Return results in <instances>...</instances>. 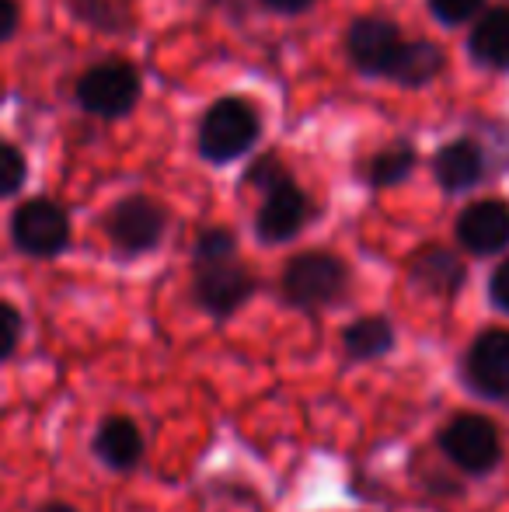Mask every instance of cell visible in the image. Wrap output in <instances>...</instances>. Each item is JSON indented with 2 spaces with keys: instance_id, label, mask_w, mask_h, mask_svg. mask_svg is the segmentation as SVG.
Segmentation results:
<instances>
[{
  "instance_id": "1",
  "label": "cell",
  "mask_w": 509,
  "mask_h": 512,
  "mask_svg": "<svg viewBox=\"0 0 509 512\" xmlns=\"http://www.w3.org/2000/svg\"><path fill=\"white\" fill-rule=\"evenodd\" d=\"M349 272L328 251H304L283 269V297L297 310H321L346 293Z\"/></svg>"
},
{
  "instance_id": "2",
  "label": "cell",
  "mask_w": 509,
  "mask_h": 512,
  "mask_svg": "<svg viewBox=\"0 0 509 512\" xmlns=\"http://www.w3.org/2000/svg\"><path fill=\"white\" fill-rule=\"evenodd\" d=\"M255 140H258V115L241 98H220V102L206 108L203 122H199V150L213 164H224L248 154Z\"/></svg>"
},
{
  "instance_id": "3",
  "label": "cell",
  "mask_w": 509,
  "mask_h": 512,
  "mask_svg": "<svg viewBox=\"0 0 509 512\" xmlns=\"http://www.w3.org/2000/svg\"><path fill=\"white\" fill-rule=\"evenodd\" d=\"M440 450L464 474L482 478L503 460V439H499V429L485 415L464 411V415H454L440 429Z\"/></svg>"
},
{
  "instance_id": "4",
  "label": "cell",
  "mask_w": 509,
  "mask_h": 512,
  "mask_svg": "<svg viewBox=\"0 0 509 512\" xmlns=\"http://www.w3.org/2000/svg\"><path fill=\"white\" fill-rule=\"evenodd\" d=\"M136 98H140V77L126 60H105L77 81V102L91 115L116 119L136 105Z\"/></svg>"
},
{
  "instance_id": "5",
  "label": "cell",
  "mask_w": 509,
  "mask_h": 512,
  "mask_svg": "<svg viewBox=\"0 0 509 512\" xmlns=\"http://www.w3.org/2000/svg\"><path fill=\"white\" fill-rule=\"evenodd\" d=\"M11 237L25 255L53 258L67 248L70 220L63 213V206H56L53 199H32V203L18 206V213H14Z\"/></svg>"
},
{
  "instance_id": "6",
  "label": "cell",
  "mask_w": 509,
  "mask_h": 512,
  "mask_svg": "<svg viewBox=\"0 0 509 512\" xmlns=\"http://www.w3.org/2000/svg\"><path fill=\"white\" fill-rule=\"evenodd\" d=\"M168 227V213L147 196H129L123 203L112 206L105 230H109L112 244L123 255H143V251L157 248Z\"/></svg>"
},
{
  "instance_id": "7",
  "label": "cell",
  "mask_w": 509,
  "mask_h": 512,
  "mask_svg": "<svg viewBox=\"0 0 509 512\" xmlns=\"http://www.w3.org/2000/svg\"><path fill=\"white\" fill-rule=\"evenodd\" d=\"M464 377L471 391L489 401H509V331L492 328L471 342L464 359Z\"/></svg>"
},
{
  "instance_id": "8",
  "label": "cell",
  "mask_w": 509,
  "mask_h": 512,
  "mask_svg": "<svg viewBox=\"0 0 509 512\" xmlns=\"http://www.w3.org/2000/svg\"><path fill=\"white\" fill-rule=\"evenodd\" d=\"M252 293H255V276L238 258L196 265V300H199V307L210 310L213 317L234 314Z\"/></svg>"
},
{
  "instance_id": "9",
  "label": "cell",
  "mask_w": 509,
  "mask_h": 512,
  "mask_svg": "<svg viewBox=\"0 0 509 512\" xmlns=\"http://www.w3.org/2000/svg\"><path fill=\"white\" fill-rule=\"evenodd\" d=\"M349 56L353 63L363 70V74H381L391 77L394 63H398L401 49H405V39L401 32L384 18H360L353 28H349Z\"/></svg>"
},
{
  "instance_id": "10",
  "label": "cell",
  "mask_w": 509,
  "mask_h": 512,
  "mask_svg": "<svg viewBox=\"0 0 509 512\" xmlns=\"http://www.w3.org/2000/svg\"><path fill=\"white\" fill-rule=\"evenodd\" d=\"M457 241L471 255H499L509 248V203L503 199H478L457 220Z\"/></svg>"
},
{
  "instance_id": "11",
  "label": "cell",
  "mask_w": 509,
  "mask_h": 512,
  "mask_svg": "<svg viewBox=\"0 0 509 512\" xmlns=\"http://www.w3.org/2000/svg\"><path fill=\"white\" fill-rule=\"evenodd\" d=\"M307 220V199L297 185L286 178L279 182L276 189L265 192V203L258 209V237L269 244H279V241H290Z\"/></svg>"
},
{
  "instance_id": "12",
  "label": "cell",
  "mask_w": 509,
  "mask_h": 512,
  "mask_svg": "<svg viewBox=\"0 0 509 512\" xmlns=\"http://www.w3.org/2000/svg\"><path fill=\"white\" fill-rule=\"evenodd\" d=\"M95 453L112 467V471H133L143 460V436L133 418L109 415L95 436Z\"/></svg>"
},
{
  "instance_id": "13",
  "label": "cell",
  "mask_w": 509,
  "mask_h": 512,
  "mask_svg": "<svg viewBox=\"0 0 509 512\" xmlns=\"http://www.w3.org/2000/svg\"><path fill=\"white\" fill-rule=\"evenodd\" d=\"M433 171H436V182H440L447 192H464L482 178V171H485L482 150H478L471 140H457L436 154Z\"/></svg>"
},
{
  "instance_id": "14",
  "label": "cell",
  "mask_w": 509,
  "mask_h": 512,
  "mask_svg": "<svg viewBox=\"0 0 509 512\" xmlns=\"http://www.w3.org/2000/svg\"><path fill=\"white\" fill-rule=\"evenodd\" d=\"M471 53L485 67L509 70V7L489 11L471 32Z\"/></svg>"
},
{
  "instance_id": "15",
  "label": "cell",
  "mask_w": 509,
  "mask_h": 512,
  "mask_svg": "<svg viewBox=\"0 0 509 512\" xmlns=\"http://www.w3.org/2000/svg\"><path fill=\"white\" fill-rule=\"evenodd\" d=\"M412 276L429 293H457V286L464 283V265L447 248H426L415 255Z\"/></svg>"
},
{
  "instance_id": "16",
  "label": "cell",
  "mask_w": 509,
  "mask_h": 512,
  "mask_svg": "<svg viewBox=\"0 0 509 512\" xmlns=\"http://www.w3.org/2000/svg\"><path fill=\"white\" fill-rule=\"evenodd\" d=\"M342 345H346L349 359H381L394 349V328L387 317H360L346 328L342 335Z\"/></svg>"
},
{
  "instance_id": "17",
  "label": "cell",
  "mask_w": 509,
  "mask_h": 512,
  "mask_svg": "<svg viewBox=\"0 0 509 512\" xmlns=\"http://www.w3.org/2000/svg\"><path fill=\"white\" fill-rule=\"evenodd\" d=\"M440 70H443V53L433 46V42H405L391 77L415 88V84H429Z\"/></svg>"
},
{
  "instance_id": "18",
  "label": "cell",
  "mask_w": 509,
  "mask_h": 512,
  "mask_svg": "<svg viewBox=\"0 0 509 512\" xmlns=\"http://www.w3.org/2000/svg\"><path fill=\"white\" fill-rule=\"evenodd\" d=\"M415 164V154L408 143H394V147L381 150V154L370 161V182L377 185V189H384V185H394L401 182V178L412 171Z\"/></svg>"
},
{
  "instance_id": "19",
  "label": "cell",
  "mask_w": 509,
  "mask_h": 512,
  "mask_svg": "<svg viewBox=\"0 0 509 512\" xmlns=\"http://www.w3.org/2000/svg\"><path fill=\"white\" fill-rule=\"evenodd\" d=\"M224 258H238V241H234L231 230L213 227V230H206V234H199V241H196V265L224 262Z\"/></svg>"
},
{
  "instance_id": "20",
  "label": "cell",
  "mask_w": 509,
  "mask_h": 512,
  "mask_svg": "<svg viewBox=\"0 0 509 512\" xmlns=\"http://www.w3.org/2000/svg\"><path fill=\"white\" fill-rule=\"evenodd\" d=\"M25 185V157L11 143H0V199L14 196Z\"/></svg>"
},
{
  "instance_id": "21",
  "label": "cell",
  "mask_w": 509,
  "mask_h": 512,
  "mask_svg": "<svg viewBox=\"0 0 509 512\" xmlns=\"http://www.w3.org/2000/svg\"><path fill=\"white\" fill-rule=\"evenodd\" d=\"M429 7L443 25H464L482 11V0H429Z\"/></svg>"
},
{
  "instance_id": "22",
  "label": "cell",
  "mask_w": 509,
  "mask_h": 512,
  "mask_svg": "<svg viewBox=\"0 0 509 512\" xmlns=\"http://www.w3.org/2000/svg\"><path fill=\"white\" fill-rule=\"evenodd\" d=\"M18 342H21V314L0 300V363L14 356Z\"/></svg>"
},
{
  "instance_id": "23",
  "label": "cell",
  "mask_w": 509,
  "mask_h": 512,
  "mask_svg": "<svg viewBox=\"0 0 509 512\" xmlns=\"http://www.w3.org/2000/svg\"><path fill=\"white\" fill-rule=\"evenodd\" d=\"M286 178H290V175H286V171L279 168L276 157H262V161H258L255 168L248 171V182L258 185V189H265V192L276 189V185H279V182H286Z\"/></svg>"
},
{
  "instance_id": "24",
  "label": "cell",
  "mask_w": 509,
  "mask_h": 512,
  "mask_svg": "<svg viewBox=\"0 0 509 512\" xmlns=\"http://www.w3.org/2000/svg\"><path fill=\"white\" fill-rule=\"evenodd\" d=\"M489 293H492V304H496L499 310H506V314H509V258H506L503 265H499L496 272H492Z\"/></svg>"
},
{
  "instance_id": "25",
  "label": "cell",
  "mask_w": 509,
  "mask_h": 512,
  "mask_svg": "<svg viewBox=\"0 0 509 512\" xmlns=\"http://www.w3.org/2000/svg\"><path fill=\"white\" fill-rule=\"evenodd\" d=\"M18 28V4L14 0H0V42H7Z\"/></svg>"
},
{
  "instance_id": "26",
  "label": "cell",
  "mask_w": 509,
  "mask_h": 512,
  "mask_svg": "<svg viewBox=\"0 0 509 512\" xmlns=\"http://www.w3.org/2000/svg\"><path fill=\"white\" fill-rule=\"evenodd\" d=\"M272 11H283V14H297V11H307L314 0H265Z\"/></svg>"
},
{
  "instance_id": "27",
  "label": "cell",
  "mask_w": 509,
  "mask_h": 512,
  "mask_svg": "<svg viewBox=\"0 0 509 512\" xmlns=\"http://www.w3.org/2000/svg\"><path fill=\"white\" fill-rule=\"evenodd\" d=\"M35 512H77V509L67 506V502H46V506H39Z\"/></svg>"
}]
</instances>
